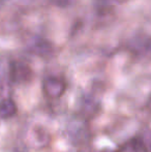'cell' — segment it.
I'll use <instances>...</instances> for the list:
<instances>
[{
  "label": "cell",
  "instance_id": "cell-5",
  "mask_svg": "<svg viewBox=\"0 0 151 152\" xmlns=\"http://www.w3.org/2000/svg\"><path fill=\"white\" fill-rule=\"evenodd\" d=\"M135 139L144 152H151V130H145Z\"/></svg>",
  "mask_w": 151,
  "mask_h": 152
},
{
  "label": "cell",
  "instance_id": "cell-3",
  "mask_svg": "<svg viewBox=\"0 0 151 152\" xmlns=\"http://www.w3.org/2000/svg\"><path fill=\"white\" fill-rule=\"evenodd\" d=\"M17 104L10 97H5L0 100V120H5L14 117L17 114Z\"/></svg>",
  "mask_w": 151,
  "mask_h": 152
},
{
  "label": "cell",
  "instance_id": "cell-2",
  "mask_svg": "<svg viewBox=\"0 0 151 152\" xmlns=\"http://www.w3.org/2000/svg\"><path fill=\"white\" fill-rule=\"evenodd\" d=\"M44 138H46V134L40 129L31 128L30 130H27L25 134V142L27 145H29V147L39 148V147H44V142L42 140Z\"/></svg>",
  "mask_w": 151,
  "mask_h": 152
},
{
  "label": "cell",
  "instance_id": "cell-1",
  "mask_svg": "<svg viewBox=\"0 0 151 152\" xmlns=\"http://www.w3.org/2000/svg\"><path fill=\"white\" fill-rule=\"evenodd\" d=\"M44 93L50 98H58L64 93L65 84L61 79L55 77H49L44 79L42 85Z\"/></svg>",
  "mask_w": 151,
  "mask_h": 152
},
{
  "label": "cell",
  "instance_id": "cell-7",
  "mask_svg": "<svg viewBox=\"0 0 151 152\" xmlns=\"http://www.w3.org/2000/svg\"><path fill=\"white\" fill-rule=\"evenodd\" d=\"M147 107L149 108V110H151V96H150L149 100H148V102H147Z\"/></svg>",
  "mask_w": 151,
  "mask_h": 152
},
{
  "label": "cell",
  "instance_id": "cell-4",
  "mask_svg": "<svg viewBox=\"0 0 151 152\" xmlns=\"http://www.w3.org/2000/svg\"><path fill=\"white\" fill-rule=\"evenodd\" d=\"M12 64L5 57L0 56V88L12 82Z\"/></svg>",
  "mask_w": 151,
  "mask_h": 152
},
{
  "label": "cell",
  "instance_id": "cell-6",
  "mask_svg": "<svg viewBox=\"0 0 151 152\" xmlns=\"http://www.w3.org/2000/svg\"><path fill=\"white\" fill-rule=\"evenodd\" d=\"M117 152H144V150L141 148V146L137 142V140L133 139V140L129 141L125 146H123L120 150H118Z\"/></svg>",
  "mask_w": 151,
  "mask_h": 152
}]
</instances>
